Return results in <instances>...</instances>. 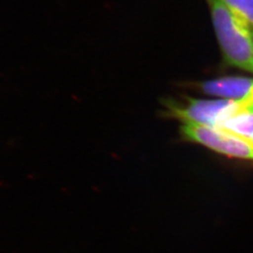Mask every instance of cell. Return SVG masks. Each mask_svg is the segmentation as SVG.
<instances>
[{
	"label": "cell",
	"instance_id": "obj_1",
	"mask_svg": "<svg viewBox=\"0 0 253 253\" xmlns=\"http://www.w3.org/2000/svg\"><path fill=\"white\" fill-rule=\"evenodd\" d=\"M226 63L253 73V38L222 0H207Z\"/></svg>",
	"mask_w": 253,
	"mask_h": 253
},
{
	"label": "cell",
	"instance_id": "obj_2",
	"mask_svg": "<svg viewBox=\"0 0 253 253\" xmlns=\"http://www.w3.org/2000/svg\"><path fill=\"white\" fill-rule=\"evenodd\" d=\"M181 133L188 141L233 159L253 162V143L242 136L217 126L183 123Z\"/></svg>",
	"mask_w": 253,
	"mask_h": 253
},
{
	"label": "cell",
	"instance_id": "obj_3",
	"mask_svg": "<svg viewBox=\"0 0 253 253\" xmlns=\"http://www.w3.org/2000/svg\"><path fill=\"white\" fill-rule=\"evenodd\" d=\"M240 100H188L185 105L172 104L170 112L183 123H194L206 126L220 125L241 107Z\"/></svg>",
	"mask_w": 253,
	"mask_h": 253
},
{
	"label": "cell",
	"instance_id": "obj_4",
	"mask_svg": "<svg viewBox=\"0 0 253 253\" xmlns=\"http://www.w3.org/2000/svg\"><path fill=\"white\" fill-rule=\"evenodd\" d=\"M253 86V79L241 76H227L204 82L200 88L204 93L225 100H243Z\"/></svg>",
	"mask_w": 253,
	"mask_h": 253
},
{
	"label": "cell",
	"instance_id": "obj_5",
	"mask_svg": "<svg viewBox=\"0 0 253 253\" xmlns=\"http://www.w3.org/2000/svg\"><path fill=\"white\" fill-rule=\"evenodd\" d=\"M240 101L242 103L240 109L218 127L230 130L252 141L253 137V104H245L242 100Z\"/></svg>",
	"mask_w": 253,
	"mask_h": 253
},
{
	"label": "cell",
	"instance_id": "obj_6",
	"mask_svg": "<svg viewBox=\"0 0 253 253\" xmlns=\"http://www.w3.org/2000/svg\"><path fill=\"white\" fill-rule=\"evenodd\" d=\"M253 38V0H222Z\"/></svg>",
	"mask_w": 253,
	"mask_h": 253
}]
</instances>
